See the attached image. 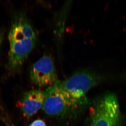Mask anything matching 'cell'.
Segmentation results:
<instances>
[{"label": "cell", "instance_id": "6da1fadb", "mask_svg": "<svg viewBox=\"0 0 126 126\" xmlns=\"http://www.w3.org/2000/svg\"><path fill=\"white\" fill-rule=\"evenodd\" d=\"M10 49L8 67L16 70L20 67L36 45L37 33L23 12L12 17L9 34Z\"/></svg>", "mask_w": 126, "mask_h": 126}, {"label": "cell", "instance_id": "7a4b0ae2", "mask_svg": "<svg viewBox=\"0 0 126 126\" xmlns=\"http://www.w3.org/2000/svg\"><path fill=\"white\" fill-rule=\"evenodd\" d=\"M101 75L90 69L77 70L64 81H60V87L73 112L87 104V93L101 81Z\"/></svg>", "mask_w": 126, "mask_h": 126}, {"label": "cell", "instance_id": "3957f363", "mask_svg": "<svg viewBox=\"0 0 126 126\" xmlns=\"http://www.w3.org/2000/svg\"><path fill=\"white\" fill-rule=\"evenodd\" d=\"M122 116L117 98L106 94L94 103L87 126H121Z\"/></svg>", "mask_w": 126, "mask_h": 126}, {"label": "cell", "instance_id": "277c9868", "mask_svg": "<svg viewBox=\"0 0 126 126\" xmlns=\"http://www.w3.org/2000/svg\"><path fill=\"white\" fill-rule=\"evenodd\" d=\"M30 76L32 82L40 87H49L58 80L53 59L46 54L31 65Z\"/></svg>", "mask_w": 126, "mask_h": 126}, {"label": "cell", "instance_id": "5b68a950", "mask_svg": "<svg viewBox=\"0 0 126 126\" xmlns=\"http://www.w3.org/2000/svg\"><path fill=\"white\" fill-rule=\"evenodd\" d=\"M45 92V99L43 107L47 115L58 117L73 112L62 92L60 80L48 87Z\"/></svg>", "mask_w": 126, "mask_h": 126}, {"label": "cell", "instance_id": "8992f818", "mask_svg": "<svg viewBox=\"0 0 126 126\" xmlns=\"http://www.w3.org/2000/svg\"><path fill=\"white\" fill-rule=\"evenodd\" d=\"M45 99V92L33 90L25 93L21 99L19 106L23 115L29 118L43 107Z\"/></svg>", "mask_w": 126, "mask_h": 126}, {"label": "cell", "instance_id": "52a82bcc", "mask_svg": "<svg viewBox=\"0 0 126 126\" xmlns=\"http://www.w3.org/2000/svg\"><path fill=\"white\" fill-rule=\"evenodd\" d=\"M29 126H46L44 121L41 119H38L33 122Z\"/></svg>", "mask_w": 126, "mask_h": 126}, {"label": "cell", "instance_id": "ba28073f", "mask_svg": "<svg viewBox=\"0 0 126 126\" xmlns=\"http://www.w3.org/2000/svg\"><path fill=\"white\" fill-rule=\"evenodd\" d=\"M2 32L0 31V46L1 45L2 41Z\"/></svg>", "mask_w": 126, "mask_h": 126}, {"label": "cell", "instance_id": "9c48e42d", "mask_svg": "<svg viewBox=\"0 0 126 126\" xmlns=\"http://www.w3.org/2000/svg\"><path fill=\"white\" fill-rule=\"evenodd\" d=\"M6 124L7 126H14L13 125H12V124L11 125V124H10L9 123H8L7 122H6Z\"/></svg>", "mask_w": 126, "mask_h": 126}]
</instances>
